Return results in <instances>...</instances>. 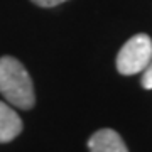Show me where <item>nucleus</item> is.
Here are the masks:
<instances>
[{"label": "nucleus", "mask_w": 152, "mask_h": 152, "mask_svg": "<svg viewBox=\"0 0 152 152\" xmlns=\"http://www.w3.org/2000/svg\"><path fill=\"white\" fill-rule=\"evenodd\" d=\"M0 93L17 108H32L36 102L32 80L27 69L12 56L0 58Z\"/></svg>", "instance_id": "f257e3e1"}, {"label": "nucleus", "mask_w": 152, "mask_h": 152, "mask_svg": "<svg viewBox=\"0 0 152 152\" xmlns=\"http://www.w3.org/2000/svg\"><path fill=\"white\" fill-rule=\"evenodd\" d=\"M152 61V39L147 34H137L122 46L117 56V69L120 75L130 76L144 73Z\"/></svg>", "instance_id": "f03ea898"}, {"label": "nucleus", "mask_w": 152, "mask_h": 152, "mask_svg": "<svg viewBox=\"0 0 152 152\" xmlns=\"http://www.w3.org/2000/svg\"><path fill=\"white\" fill-rule=\"evenodd\" d=\"M90 152H129L122 137L112 129H102L95 132L88 140Z\"/></svg>", "instance_id": "7ed1b4c3"}, {"label": "nucleus", "mask_w": 152, "mask_h": 152, "mask_svg": "<svg viewBox=\"0 0 152 152\" xmlns=\"http://www.w3.org/2000/svg\"><path fill=\"white\" fill-rule=\"evenodd\" d=\"M22 132V120L7 103L0 102V144L14 140Z\"/></svg>", "instance_id": "20e7f679"}, {"label": "nucleus", "mask_w": 152, "mask_h": 152, "mask_svg": "<svg viewBox=\"0 0 152 152\" xmlns=\"http://www.w3.org/2000/svg\"><path fill=\"white\" fill-rule=\"evenodd\" d=\"M142 86L145 88V90H151L152 88V61H151V64L144 69V75H142Z\"/></svg>", "instance_id": "39448f33"}, {"label": "nucleus", "mask_w": 152, "mask_h": 152, "mask_svg": "<svg viewBox=\"0 0 152 152\" xmlns=\"http://www.w3.org/2000/svg\"><path fill=\"white\" fill-rule=\"evenodd\" d=\"M32 2L39 7H56L63 2H66V0H32Z\"/></svg>", "instance_id": "423d86ee"}]
</instances>
